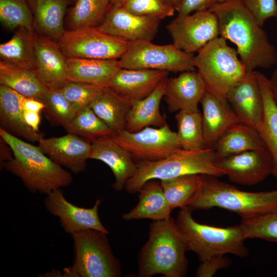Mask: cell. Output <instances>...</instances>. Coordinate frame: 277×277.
<instances>
[{"mask_svg": "<svg viewBox=\"0 0 277 277\" xmlns=\"http://www.w3.org/2000/svg\"><path fill=\"white\" fill-rule=\"evenodd\" d=\"M122 68L118 60L67 58L68 81L108 86Z\"/></svg>", "mask_w": 277, "mask_h": 277, "instance_id": "d4e9b609", "label": "cell"}, {"mask_svg": "<svg viewBox=\"0 0 277 277\" xmlns=\"http://www.w3.org/2000/svg\"><path fill=\"white\" fill-rule=\"evenodd\" d=\"M178 140L182 149L198 151L206 148L202 127V113L180 111L175 115Z\"/></svg>", "mask_w": 277, "mask_h": 277, "instance_id": "e575fe53", "label": "cell"}, {"mask_svg": "<svg viewBox=\"0 0 277 277\" xmlns=\"http://www.w3.org/2000/svg\"><path fill=\"white\" fill-rule=\"evenodd\" d=\"M105 232L81 230L72 234L74 259L72 266L65 268L63 276L118 277L121 265L114 255Z\"/></svg>", "mask_w": 277, "mask_h": 277, "instance_id": "ba28073f", "label": "cell"}, {"mask_svg": "<svg viewBox=\"0 0 277 277\" xmlns=\"http://www.w3.org/2000/svg\"><path fill=\"white\" fill-rule=\"evenodd\" d=\"M200 104L205 144L207 148H212L226 130L240 122L227 101L209 91L206 92Z\"/></svg>", "mask_w": 277, "mask_h": 277, "instance_id": "7402d4cb", "label": "cell"}, {"mask_svg": "<svg viewBox=\"0 0 277 277\" xmlns=\"http://www.w3.org/2000/svg\"><path fill=\"white\" fill-rule=\"evenodd\" d=\"M161 21L154 16L137 15L122 6L111 5L104 20L97 28L129 43L151 41L158 31Z\"/></svg>", "mask_w": 277, "mask_h": 277, "instance_id": "4fadbf2b", "label": "cell"}, {"mask_svg": "<svg viewBox=\"0 0 277 277\" xmlns=\"http://www.w3.org/2000/svg\"><path fill=\"white\" fill-rule=\"evenodd\" d=\"M275 17H276V19H277V14H276V15Z\"/></svg>", "mask_w": 277, "mask_h": 277, "instance_id": "db71d44e", "label": "cell"}, {"mask_svg": "<svg viewBox=\"0 0 277 277\" xmlns=\"http://www.w3.org/2000/svg\"><path fill=\"white\" fill-rule=\"evenodd\" d=\"M269 82L273 98L277 106V69L273 71Z\"/></svg>", "mask_w": 277, "mask_h": 277, "instance_id": "c3c4849f", "label": "cell"}, {"mask_svg": "<svg viewBox=\"0 0 277 277\" xmlns=\"http://www.w3.org/2000/svg\"><path fill=\"white\" fill-rule=\"evenodd\" d=\"M227 101L240 123L259 132L263 123L264 107L258 71H248L229 91Z\"/></svg>", "mask_w": 277, "mask_h": 277, "instance_id": "2e32d148", "label": "cell"}, {"mask_svg": "<svg viewBox=\"0 0 277 277\" xmlns=\"http://www.w3.org/2000/svg\"><path fill=\"white\" fill-rule=\"evenodd\" d=\"M112 5L122 6L127 0H110Z\"/></svg>", "mask_w": 277, "mask_h": 277, "instance_id": "f907efd6", "label": "cell"}, {"mask_svg": "<svg viewBox=\"0 0 277 277\" xmlns=\"http://www.w3.org/2000/svg\"><path fill=\"white\" fill-rule=\"evenodd\" d=\"M139 202L122 217L126 221L149 219L154 221L166 220L172 210L164 195L157 180L147 182L138 190Z\"/></svg>", "mask_w": 277, "mask_h": 277, "instance_id": "4316f807", "label": "cell"}, {"mask_svg": "<svg viewBox=\"0 0 277 277\" xmlns=\"http://www.w3.org/2000/svg\"><path fill=\"white\" fill-rule=\"evenodd\" d=\"M122 6L132 14L154 16L161 20L173 16L175 11L162 0H127Z\"/></svg>", "mask_w": 277, "mask_h": 277, "instance_id": "60d3db41", "label": "cell"}, {"mask_svg": "<svg viewBox=\"0 0 277 277\" xmlns=\"http://www.w3.org/2000/svg\"><path fill=\"white\" fill-rule=\"evenodd\" d=\"M112 135L138 162L162 160L182 149L176 132L167 123L160 127H147L135 132L124 129Z\"/></svg>", "mask_w": 277, "mask_h": 277, "instance_id": "8fae6325", "label": "cell"}, {"mask_svg": "<svg viewBox=\"0 0 277 277\" xmlns=\"http://www.w3.org/2000/svg\"><path fill=\"white\" fill-rule=\"evenodd\" d=\"M206 91L198 71H187L166 79L164 97L170 112H192L199 110L198 105Z\"/></svg>", "mask_w": 277, "mask_h": 277, "instance_id": "ffe728a7", "label": "cell"}, {"mask_svg": "<svg viewBox=\"0 0 277 277\" xmlns=\"http://www.w3.org/2000/svg\"><path fill=\"white\" fill-rule=\"evenodd\" d=\"M89 106L107 125L113 134L125 129L131 101L110 87L104 86Z\"/></svg>", "mask_w": 277, "mask_h": 277, "instance_id": "83f0119b", "label": "cell"}, {"mask_svg": "<svg viewBox=\"0 0 277 277\" xmlns=\"http://www.w3.org/2000/svg\"><path fill=\"white\" fill-rule=\"evenodd\" d=\"M25 96L12 89L0 85L1 127L9 133L34 142L43 135L29 127L24 118Z\"/></svg>", "mask_w": 277, "mask_h": 277, "instance_id": "603a6c76", "label": "cell"}, {"mask_svg": "<svg viewBox=\"0 0 277 277\" xmlns=\"http://www.w3.org/2000/svg\"><path fill=\"white\" fill-rule=\"evenodd\" d=\"M192 211L188 206L181 208L175 222L188 251L194 252L201 262L227 254L242 258L248 255L240 225L218 227L200 224L193 218Z\"/></svg>", "mask_w": 277, "mask_h": 277, "instance_id": "277c9868", "label": "cell"}, {"mask_svg": "<svg viewBox=\"0 0 277 277\" xmlns=\"http://www.w3.org/2000/svg\"><path fill=\"white\" fill-rule=\"evenodd\" d=\"M168 74L158 70L121 68L108 86L130 101L141 100L150 95Z\"/></svg>", "mask_w": 277, "mask_h": 277, "instance_id": "44dd1931", "label": "cell"}, {"mask_svg": "<svg viewBox=\"0 0 277 277\" xmlns=\"http://www.w3.org/2000/svg\"><path fill=\"white\" fill-rule=\"evenodd\" d=\"M67 1L69 3V4H74L76 0H67Z\"/></svg>", "mask_w": 277, "mask_h": 277, "instance_id": "f5cc1de1", "label": "cell"}, {"mask_svg": "<svg viewBox=\"0 0 277 277\" xmlns=\"http://www.w3.org/2000/svg\"><path fill=\"white\" fill-rule=\"evenodd\" d=\"M264 107V116L259 130L272 161L271 174L277 178V106L270 89L269 78L258 71Z\"/></svg>", "mask_w": 277, "mask_h": 277, "instance_id": "f546056e", "label": "cell"}, {"mask_svg": "<svg viewBox=\"0 0 277 277\" xmlns=\"http://www.w3.org/2000/svg\"><path fill=\"white\" fill-rule=\"evenodd\" d=\"M34 72L49 90L61 89L68 82L67 57L57 42L35 32Z\"/></svg>", "mask_w": 277, "mask_h": 277, "instance_id": "e0dca14e", "label": "cell"}, {"mask_svg": "<svg viewBox=\"0 0 277 277\" xmlns=\"http://www.w3.org/2000/svg\"><path fill=\"white\" fill-rule=\"evenodd\" d=\"M42 102L47 117L53 124L64 127L76 114V111L65 97L61 89L47 91Z\"/></svg>", "mask_w": 277, "mask_h": 277, "instance_id": "f35d334b", "label": "cell"}, {"mask_svg": "<svg viewBox=\"0 0 277 277\" xmlns=\"http://www.w3.org/2000/svg\"><path fill=\"white\" fill-rule=\"evenodd\" d=\"M73 5L67 10L70 30L98 27L112 4L110 0H76Z\"/></svg>", "mask_w": 277, "mask_h": 277, "instance_id": "d6a6232c", "label": "cell"}, {"mask_svg": "<svg viewBox=\"0 0 277 277\" xmlns=\"http://www.w3.org/2000/svg\"><path fill=\"white\" fill-rule=\"evenodd\" d=\"M57 43L67 58L98 60H119L130 43L97 27L65 31Z\"/></svg>", "mask_w": 277, "mask_h": 277, "instance_id": "30bf717a", "label": "cell"}, {"mask_svg": "<svg viewBox=\"0 0 277 277\" xmlns=\"http://www.w3.org/2000/svg\"><path fill=\"white\" fill-rule=\"evenodd\" d=\"M89 159L102 161L112 170L115 177L112 188L121 191L136 172L137 163L129 152L111 135L92 140Z\"/></svg>", "mask_w": 277, "mask_h": 277, "instance_id": "d6986e66", "label": "cell"}, {"mask_svg": "<svg viewBox=\"0 0 277 277\" xmlns=\"http://www.w3.org/2000/svg\"><path fill=\"white\" fill-rule=\"evenodd\" d=\"M188 207L192 210L220 208L246 219L277 208V189L245 191L220 181L217 177L203 175L201 187Z\"/></svg>", "mask_w": 277, "mask_h": 277, "instance_id": "5b68a950", "label": "cell"}, {"mask_svg": "<svg viewBox=\"0 0 277 277\" xmlns=\"http://www.w3.org/2000/svg\"><path fill=\"white\" fill-rule=\"evenodd\" d=\"M42 151L51 160L77 174L85 170L91 150V143L76 135L44 138L37 142Z\"/></svg>", "mask_w": 277, "mask_h": 277, "instance_id": "ac0fdd59", "label": "cell"}, {"mask_svg": "<svg viewBox=\"0 0 277 277\" xmlns=\"http://www.w3.org/2000/svg\"><path fill=\"white\" fill-rule=\"evenodd\" d=\"M0 20L10 30L24 28L34 31L33 14L27 0H0Z\"/></svg>", "mask_w": 277, "mask_h": 277, "instance_id": "8d00e7d4", "label": "cell"}, {"mask_svg": "<svg viewBox=\"0 0 277 277\" xmlns=\"http://www.w3.org/2000/svg\"><path fill=\"white\" fill-rule=\"evenodd\" d=\"M33 17L34 31L58 41L65 32L64 18L67 0H27Z\"/></svg>", "mask_w": 277, "mask_h": 277, "instance_id": "cb8c5ba5", "label": "cell"}, {"mask_svg": "<svg viewBox=\"0 0 277 277\" xmlns=\"http://www.w3.org/2000/svg\"><path fill=\"white\" fill-rule=\"evenodd\" d=\"M164 3L177 11L181 0H162Z\"/></svg>", "mask_w": 277, "mask_h": 277, "instance_id": "681fc988", "label": "cell"}, {"mask_svg": "<svg viewBox=\"0 0 277 277\" xmlns=\"http://www.w3.org/2000/svg\"><path fill=\"white\" fill-rule=\"evenodd\" d=\"M166 28L173 44L189 53L197 52L220 35L217 17L209 10L177 16L167 25Z\"/></svg>", "mask_w": 277, "mask_h": 277, "instance_id": "7c38bea8", "label": "cell"}, {"mask_svg": "<svg viewBox=\"0 0 277 277\" xmlns=\"http://www.w3.org/2000/svg\"><path fill=\"white\" fill-rule=\"evenodd\" d=\"M194 58V53L184 51L173 43L159 45L143 41L130 43L118 61L122 68L182 72L196 70Z\"/></svg>", "mask_w": 277, "mask_h": 277, "instance_id": "9c48e42d", "label": "cell"}, {"mask_svg": "<svg viewBox=\"0 0 277 277\" xmlns=\"http://www.w3.org/2000/svg\"><path fill=\"white\" fill-rule=\"evenodd\" d=\"M24 114L27 124L34 130L40 132L39 130L41 122L40 113L27 110L24 109Z\"/></svg>", "mask_w": 277, "mask_h": 277, "instance_id": "bcb514c9", "label": "cell"}, {"mask_svg": "<svg viewBox=\"0 0 277 277\" xmlns=\"http://www.w3.org/2000/svg\"><path fill=\"white\" fill-rule=\"evenodd\" d=\"M194 62L207 91L226 101L231 89L247 73L236 50L221 36L201 48L194 56Z\"/></svg>", "mask_w": 277, "mask_h": 277, "instance_id": "52a82bcc", "label": "cell"}, {"mask_svg": "<svg viewBox=\"0 0 277 277\" xmlns=\"http://www.w3.org/2000/svg\"><path fill=\"white\" fill-rule=\"evenodd\" d=\"M246 239H261L277 242V208L255 216L242 219Z\"/></svg>", "mask_w": 277, "mask_h": 277, "instance_id": "74e56055", "label": "cell"}, {"mask_svg": "<svg viewBox=\"0 0 277 277\" xmlns=\"http://www.w3.org/2000/svg\"><path fill=\"white\" fill-rule=\"evenodd\" d=\"M35 31L19 28L8 42L0 45V57L13 65L34 71Z\"/></svg>", "mask_w": 277, "mask_h": 277, "instance_id": "1f68e13d", "label": "cell"}, {"mask_svg": "<svg viewBox=\"0 0 277 277\" xmlns=\"http://www.w3.org/2000/svg\"><path fill=\"white\" fill-rule=\"evenodd\" d=\"M101 202L102 200H97L90 208L77 206L66 200L60 188L47 194L44 203L51 214L59 217L63 228L67 233L73 234L81 230L95 229L108 234L98 216Z\"/></svg>", "mask_w": 277, "mask_h": 277, "instance_id": "5bb4252c", "label": "cell"}, {"mask_svg": "<svg viewBox=\"0 0 277 277\" xmlns=\"http://www.w3.org/2000/svg\"><path fill=\"white\" fill-rule=\"evenodd\" d=\"M212 0H181L177 10V16L190 14L193 11L208 10L211 6Z\"/></svg>", "mask_w": 277, "mask_h": 277, "instance_id": "ee69618b", "label": "cell"}, {"mask_svg": "<svg viewBox=\"0 0 277 277\" xmlns=\"http://www.w3.org/2000/svg\"><path fill=\"white\" fill-rule=\"evenodd\" d=\"M244 4L263 26L265 22L277 14L276 0H243Z\"/></svg>", "mask_w": 277, "mask_h": 277, "instance_id": "b9f144b4", "label": "cell"}, {"mask_svg": "<svg viewBox=\"0 0 277 277\" xmlns=\"http://www.w3.org/2000/svg\"><path fill=\"white\" fill-rule=\"evenodd\" d=\"M104 86L68 81L61 89L63 94L77 112L88 106Z\"/></svg>", "mask_w": 277, "mask_h": 277, "instance_id": "ab89813d", "label": "cell"}, {"mask_svg": "<svg viewBox=\"0 0 277 277\" xmlns=\"http://www.w3.org/2000/svg\"><path fill=\"white\" fill-rule=\"evenodd\" d=\"M24 108L27 110L40 113L44 109L45 106L40 101L25 97L24 100Z\"/></svg>", "mask_w": 277, "mask_h": 277, "instance_id": "7dc6e473", "label": "cell"}, {"mask_svg": "<svg viewBox=\"0 0 277 277\" xmlns=\"http://www.w3.org/2000/svg\"><path fill=\"white\" fill-rule=\"evenodd\" d=\"M216 164L231 182L242 185L257 184L272 171L271 156L266 148L216 159Z\"/></svg>", "mask_w": 277, "mask_h": 277, "instance_id": "9a60e30c", "label": "cell"}, {"mask_svg": "<svg viewBox=\"0 0 277 277\" xmlns=\"http://www.w3.org/2000/svg\"><path fill=\"white\" fill-rule=\"evenodd\" d=\"M0 137L11 147L13 157L4 168L19 177L31 192L48 194L69 185L70 172L46 155L39 148L0 128Z\"/></svg>", "mask_w": 277, "mask_h": 277, "instance_id": "7a4b0ae2", "label": "cell"}, {"mask_svg": "<svg viewBox=\"0 0 277 277\" xmlns=\"http://www.w3.org/2000/svg\"><path fill=\"white\" fill-rule=\"evenodd\" d=\"M63 128L72 133L91 142L100 137L113 134L107 125L88 106L78 111Z\"/></svg>", "mask_w": 277, "mask_h": 277, "instance_id": "d590c367", "label": "cell"}, {"mask_svg": "<svg viewBox=\"0 0 277 277\" xmlns=\"http://www.w3.org/2000/svg\"><path fill=\"white\" fill-rule=\"evenodd\" d=\"M226 1H227V0H212V3L211 6L214 4L221 3V2Z\"/></svg>", "mask_w": 277, "mask_h": 277, "instance_id": "816d5d0a", "label": "cell"}, {"mask_svg": "<svg viewBox=\"0 0 277 277\" xmlns=\"http://www.w3.org/2000/svg\"><path fill=\"white\" fill-rule=\"evenodd\" d=\"M166 79L147 97L131 101L125 129L130 132L138 131L145 127H160L166 123L165 117L160 111V104L164 96Z\"/></svg>", "mask_w": 277, "mask_h": 277, "instance_id": "484cf974", "label": "cell"}, {"mask_svg": "<svg viewBox=\"0 0 277 277\" xmlns=\"http://www.w3.org/2000/svg\"><path fill=\"white\" fill-rule=\"evenodd\" d=\"M203 175L190 174L160 181L164 195L172 210L189 205L201 187Z\"/></svg>", "mask_w": 277, "mask_h": 277, "instance_id": "836d02e7", "label": "cell"}, {"mask_svg": "<svg viewBox=\"0 0 277 277\" xmlns=\"http://www.w3.org/2000/svg\"><path fill=\"white\" fill-rule=\"evenodd\" d=\"M13 157L12 150L9 145L0 137V168H4L5 162L12 160Z\"/></svg>", "mask_w": 277, "mask_h": 277, "instance_id": "f6af8a7d", "label": "cell"}, {"mask_svg": "<svg viewBox=\"0 0 277 277\" xmlns=\"http://www.w3.org/2000/svg\"><path fill=\"white\" fill-rule=\"evenodd\" d=\"M216 15L220 35L236 47L247 71L270 68L277 63L275 47L243 0H227L208 9Z\"/></svg>", "mask_w": 277, "mask_h": 277, "instance_id": "6da1fadb", "label": "cell"}, {"mask_svg": "<svg viewBox=\"0 0 277 277\" xmlns=\"http://www.w3.org/2000/svg\"><path fill=\"white\" fill-rule=\"evenodd\" d=\"M188 251L186 240L171 217L152 223L148 240L138 260L139 276L157 274L166 277H182L186 274Z\"/></svg>", "mask_w": 277, "mask_h": 277, "instance_id": "3957f363", "label": "cell"}, {"mask_svg": "<svg viewBox=\"0 0 277 277\" xmlns=\"http://www.w3.org/2000/svg\"><path fill=\"white\" fill-rule=\"evenodd\" d=\"M229 261L225 256L201 262L195 275L198 277H211L221 269L228 266Z\"/></svg>", "mask_w": 277, "mask_h": 277, "instance_id": "7bdbcfd3", "label": "cell"}, {"mask_svg": "<svg viewBox=\"0 0 277 277\" xmlns=\"http://www.w3.org/2000/svg\"><path fill=\"white\" fill-rule=\"evenodd\" d=\"M136 172L126 183L125 189L129 193L137 192L148 181L164 180L184 175L200 174L217 177L225 175L216 164L212 148L198 151L181 149L162 160L139 161Z\"/></svg>", "mask_w": 277, "mask_h": 277, "instance_id": "8992f818", "label": "cell"}, {"mask_svg": "<svg viewBox=\"0 0 277 277\" xmlns=\"http://www.w3.org/2000/svg\"><path fill=\"white\" fill-rule=\"evenodd\" d=\"M265 148L257 130L239 123L226 130L212 149L216 159H220L244 151Z\"/></svg>", "mask_w": 277, "mask_h": 277, "instance_id": "f1b7e54d", "label": "cell"}, {"mask_svg": "<svg viewBox=\"0 0 277 277\" xmlns=\"http://www.w3.org/2000/svg\"><path fill=\"white\" fill-rule=\"evenodd\" d=\"M0 85L6 86L25 97L41 102L48 91L33 71L2 60Z\"/></svg>", "mask_w": 277, "mask_h": 277, "instance_id": "4dcf8cb0", "label": "cell"}]
</instances>
